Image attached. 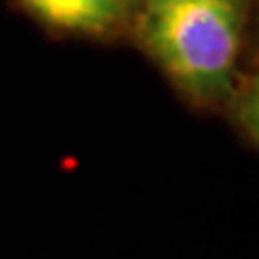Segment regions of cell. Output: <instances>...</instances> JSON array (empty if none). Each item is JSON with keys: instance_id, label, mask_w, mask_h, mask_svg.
I'll use <instances>...</instances> for the list:
<instances>
[{"instance_id": "6da1fadb", "label": "cell", "mask_w": 259, "mask_h": 259, "mask_svg": "<svg viewBox=\"0 0 259 259\" xmlns=\"http://www.w3.org/2000/svg\"><path fill=\"white\" fill-rule=\"evenodd\" d=\"M132 19L142 48L190 101L231 96L247 0H139Z\"/></svg>"}, {"instance_id": "7a4b0ae2", "label": "cell", "mask_w": 259, "mask_h": 259, "mask_svg": "<svg viewBox=\"0 0 259 259\" xmlns=\"http://www.w3.org/2000/svg\"><path fill=\"white\" fill-rule=\"evenodd\" d=\"M46 27L82 34L108 36L127 24L137 12L139 0H19Z\"/></svg>"}, {"instance_id": "3957f363", "label": "cell", "mask_w": 259, "mask_h": 259, "mask_svg": "<svg viewBox=\"0 0 259 259\" xmlns=\"http://www.w3.org/2000/svg\"><path fill=\"white\" fill-rule=\"evenodd\" d=\"M238 120L242 130L259 144V72L245 84L238 99Z\"/></svg>"}]
</instances>
